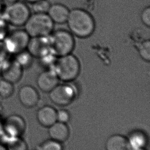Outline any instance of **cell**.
Listing matches in <instances>:
<instances>
[{"mask_svg": "<svg viewBox=\"0 0 150 150\" xmlns=\"http://www.w3.org/2000/svg\"><path fill=\"white\" fill-rule=\"evenodd\" d=\"M0 15L8 24L21 27L24 26L28 20L31 15V11L26 4L18 0L6 5Z\"/></svg>", "mask_w": 150, "mask_h": 150, "instance_id": "5", "label": "cell"}, {"mask_svg": "<svg viewBox=\"0 0 150 150\" xmlns=\"http://www.w3.org/2000/svg\"><path fill=\"white\" fill-rule=\"evenodd\" d=\"M2 10H3V5L0 2V14H1V12H2Z\"/></svg>", "mask_w": 150, "mask_h": 150, "instance_id": "32", "label": "cell"}, {"mask_svg": "<svg viewBox=\"0 0 150 150\" xmlns=\"http://www.w3.org/2000/svg\"><path fill=\"white\" fill-rule=\"evenodd\" d=\"M49 134L52 139L61 143L69 137V128L66 124L56 122L49 127Z\"/></svg>", "mask_w": 150, "mask_h": 150, "instance_id": "15", "label": "cell"}, {"mask_svg": "<svg viewBox=\"0 0 150 150\" xmlns=\"http://www.w3.org/2000/svg\"><path fill=\"white\" fill-rule=\"evenodd\" d=\"M54 24L47 14L33 13L24 26L30 37H47L52 32Z\"/></svg>", "mask_w": 150, "mask_h": 150, "instance_id": "3", "label": "cell"}, {"mask_svg": "<svg viewBox=\"0 0 150 150\" xmlns=\"http://www.w3.org/2000/svg\"><path fill=\"white\" fill-rule=\"evenodd\" d=\"M27 50L33 58L39 59L51 53L48 36L30 37Z\"/></svg>", "mask_w": 150, "mask_h": 150, "instance_id": "9", "label": "cell"}, {"mask_svg": "<svg viewBox=\"0 0 150 150\" xmlns=\"http://www.w3.org/2000/svg\"><path fill=\"white\" fill-rule=\"evenodd\" d=\"M145 150L144 149H140V150Z\"/></svg>", "mask_w": 150, "mask_h": 150, "instance_id": "33", "label": "cell"}, {"mask_svg": "<svg viewBox=\"0 0 150 150\" xmlns=\"http://www.w3.org/2000/svg\"><path fill=\"white\" fill-rule=\"evenodd\" d=\"M18 0H0V2L1 3V4L4 5H5V6L9 5V4H11L12 3L18 1Z\"/></svg>", "mask_w": 150, "mask_h": 150, "instance_id": "28", "label": "cell"}, {"mask_svg": "<svg viewBox=\"0 0 150 150\" xmlns=\"http://www.w3.org/2000/svg\"><path fill=\"white\" fill-rule=\"evenodd\" d=\"M50 51L57 57L71 54L73 51L75 41L71 33L66 30H57L48 36Z\"/></svg>", "mask_w": 150, "mask_h": 150, "instance_id": "4", "label": "cell"}, {"mask_svg": "<svg viewBox=\"0 0 150 150\" xmlns=\"http://www.w3.org/2000/svg\"><path fill=\"white\" fill-rule=\"evenodd\" d=\"M13 84L5 79H0V98L6 99L10 97L14 93Z\"/></svg>", "mask_w": 150, "mask_h": 150, "instance_id": "20", "label": "cell"}, {"mask_svg": "<svg viewBox=\"0 0 150 150\" xmlns=\"http://www.w3.org/2000/svg\"><path fill=\"white\" fill-rule=\"evenodd\" d=\"M76 95L74 87L68 84H57L49 92L51 100L59 106L69 105L75 99Z\"/></svg>", "mask_w": 150, "mask_h": 150, "instance_id": "8", "label": "cell"}, {"mask_svg": "<svg viewBox=\"0 0 150 150\" xmlns=\"http://www.w3.org/2000/svg\"><path fill=\"white\" fill-rule=\"evenodd\" d=\"M5 144L8 150H28L26 142L22 137L7 138Z\"/></svg>", "mask_w": 150, "mask_h": 150, "instance_id": "19", "label": "cell"}, {"mask_svg": "<svg viewBox=\"0 0 150 150\" xmlns=\"http://www.w3.org/2000/svg\"><path fill=\"white\" fill-rule=\"evenodd\" d=\"M70 10L66 6L59 3L51 5L47 14L53 22L57 24L66 23Z\"/></svg>", "mask_w": 150, "mask_h": 150, "instance_id": "13", "label": "cell"}, {"mask_svg": "<svg viewBox=\"0 0 150 150\" xmlns=\"http://www.w3.org/2000/svg\"><path fill=\"white\" fill-rule=\"evenodd\" d=\"M70 116L69 112L65 110H61L57 113V121L59 122L66 124L70 119Z\"/></svg>", "mask_w": 150, "mask_h": 150, "instance_id": "26", "label": "cell"}, {"mask_svg": "<svg viewBox=\"0 0 150 150\" xmlns=\"http://www.w3.org/2000/svg\"><path fill=\"white\" fill-rule=\"evenodd\" d=\"M3 133V122L0 121V134Z\"/></svg>", "mask_w": 150, "mask_h": 150, "instance_id": "30", "label": "cell"}, {"mask_svg": "<svg viewBox=\"0 0 150 150\" xmlns=\"http://www.w3.org/2000/svg\"><path fill=\"white\" fill-rule=\"evenodd\" d=\"M18 97L21 104L26 108L35 107L40 100L38 91L30 85H23L21 87L18 91Z\"/></svg>", "mask_w": 150, "mask_h": 150, "instance_id": "11", "label": "cell"}, {"mask_svg": "<svg viewBox=\"0 0 150 150\" xmlns=\"http://www.w3.org/2000/svg\"><path fill=\"white\" fill-rule=\"evenodd\" d=\"M140 18L144 24L146 26H150V7L149 6L142 10L140 14Z\"/></svg>", "mask_w": 150, "mask_h": 150, "instance_id": "25", "label": "cell"}, {"mask_svg": "<svg viewBox=\"0 0 150 150\" xmlns=\"http://www.w3.org/2000/svg\"><path fill=\"white\" fill-rule=\"evenodd\" d=\"M60 142L55 140H48L42 142L38 146L37 150H62Z\"/></svg>", "mask_w": 150, "mask_h": 150, "instance_id": "23", "label": "cell"}, {"mask_svg": "<svg viewBox=\"0 0 150 150\" xmlns=\"http://www.w3.org/2000/svg\"><path fill=\"white\" fill-rule=\"evenodd\" d=\"M30 37L25 29L10 31L3 41L9 54L16 55L27 49Z\"/></svg>", "mask_w": 150, "mask_h": 150, "instance_id": "6", "label": "cell"}, {"mask_svg": "<svg viewBox=\"0 0 150 150\" xmlns=\"http://www.w3.org/2000/svg\"><path fill=\"white\" fill-rule=\"evenodd\" d=\"M14 56V60L23 69H28L33 64V57L27 49Z\"/></svg>", "mask_w": 150, "mask_h": 150, "instance_id": "18", "label": "cell"}, {"mask_svg": "<svg viewBox=\"0 0 150 150\" xmlns=\"http://www.w3.org/2000/svg\"><path fill=\"white\" fill-rule=\"evenodd\" d=\"M9 32L8 23L0 16V41H3Z\"/></svg>", "mask_w": 150, "mask_h": 150, "instance_id": "24", "label": "cell"}, {"mask_svg": "<svg viewBox=\"0 0 150 150\" xmlns=\"http://www.w3.org/2000/svg\"><path fill=\"white\" fill-rule=\"evenodd\" d=\"M138 52L140 57L144 61H150V41H144L138 46Z\"/></svg>", "mask_w": 150, "mask_h": 150, "instance_id": "22", "label": "cell"}, {"mask_svg": "<svg viewBox=\"0 0 150 150\" xmlns=\"http://www.w3.org/2000/svg\"><path fill=\"white\" fill-rule=\"evenodd\" d=\"M128 139L130 150L143 149L147 144V137L142 131H134L130 134Z\"/></svg>", "mask_w": 150, "mask_h": 150, "instance_id": "17", "label": "cell"}, {"mask_svg": "<svg viewBox=\"0 0 150 150\" xmlns=\"http://www.w3.org/2000/svg\"><path fill=\"white\" fill-rule=\"evenodd\" d=\"M8 54L3 41H0V63L4 62L8 59Z\"/></svg>", "mask_w": 150, "mask_h": 150, "instance_id": "27", "label": "cell"}, {"mask_svg": "<svg viewBox=\"0 0 150 150\" xmlns=\"http://www.w3.org/2000/svg\"><path fill=\"white\" fill-rule=\"evenodd\" d=\"M52 69L59 80L65 82L74 80L79 75L81 65L79 60L71 54L57 57Z\"/></svg>", "mask_w": 150, "mask_h": 150, "instance_id": "2", "label": "cell"}, {"mask_svg": "<svg viewBox=\"0 0 150 150\" xmlns=\"http://www.w3.org/2000/svg\"><path fill=\"white\" fill-rule=\"evenodd\" d=\"M59 79L52 69H46L41 72L37 78V84L41 91L49 93L57 84Z\"/></svg>", "mask_w": 150, "mask_h": 150, "instance_id": "12", "label": "cell"}, {"mask_svg": "<svg viewBox=\"0 0 150 150\" xmlns=\"http://www.w3.org/2000/svg\"><path fill=\"white\" fill-rule=\"evenodd\" d=\"M26 2H29V3H34V2H36V1H39V0H25Z\"/></svg>", "mask_w": 150, "mask_h": 150, "instance_id": "31", "label": "cell"}, {"mask_svg": "<svg viewBox=\"0 0 150 150\" xmlns=\"http://www.w3.org/2000/svg\"><path fill=\"white\" fill-rule=\"evenodd\" d=\"M0 150H8L6 145L2 143H0Z\"/></svg>", "mask_w": 150, "mask_h": 150, "instance_id": "29", "label": "cell"}, {"mask_svg": "<svg viewBox=\"0 0 150 150\" xmlns=\"http://www.w3.org/2000/svg\"><path fill=\"white\" fill-rule=\"evenodd\" d=\"M105 148L106 150H130L127 138L120 134L110 136L105 142Z\"/></svg>", "mask_w": 150, "mask_h": 150, "instance_id": "16", "label": "cell"}, {"mask_svg": "<svg viewBox=\"0 0 150 150\" xmlns=\"http://www.w3.org/2000/svg\"><path fill=\"white\" fill-rule=\"evenodd\" d=\"M31 4V8L33 12L40 14H47L51 5L48 0H39Z\"/></svg>", "mask_w": 150, "mask_h": 150, "instance_id": "21", "label": "cell"}, {"mask_svg": "<svg viewBox=\"0 0 150 150\" xmlns=\"http://www.w3.org/2000/svg\"><path fill=\"white\" fill-rule=\"evenodd\" d=\"M57 111L52 106H44L37 112V120L42 126L49 128L57 121Z\"/></svg>", "mask_w": 150, "mask_h": 150, "instance_id": "14", "label": "cell"}, {"mask_svg": "<svg viewBox=\"0 0 150 150\" xmlns=\"http://www.w3.org/2000/svg\"><path fill=\"white\" fill-rule=\"evenodd\" d=\"M66 23L72 34L81 38L90 36L95 30V21L91 14L80 8L69 11Z\"/></svg>", "mask_w": 150, "mask_h": 150, "instance_id": "1", "label": "cell"}, {"mask_svg": "<svg viewBox=\"0 0 150 150\" xmlns=\"http://www.w3.org/2000/svg\"><path fill=\"white\" fill-rule=\"evenodd\" d=\"M23 70L14 59H8L4 63L1 76L2 79L14 84L22 78Z\"/></svg>", "mask_w": 150, "mask_h": 150, "instance_id": "10", "label": "cell"}, {"mask_svg": "<svg viewBox=\"0 0 150 150\" xmlns=\"http://www.w3.org/2000/svg\"><path fill=\"white\" fill-rule=\"evenodd\" d=\"M26 129V124L24 119L18 114L8 116L3 121V132L8 138L21 137Z\"/></svg>", "mask_w": 150, "mask_h": 150, "instance_id": "7", "label": "cell"}]
</instances>
